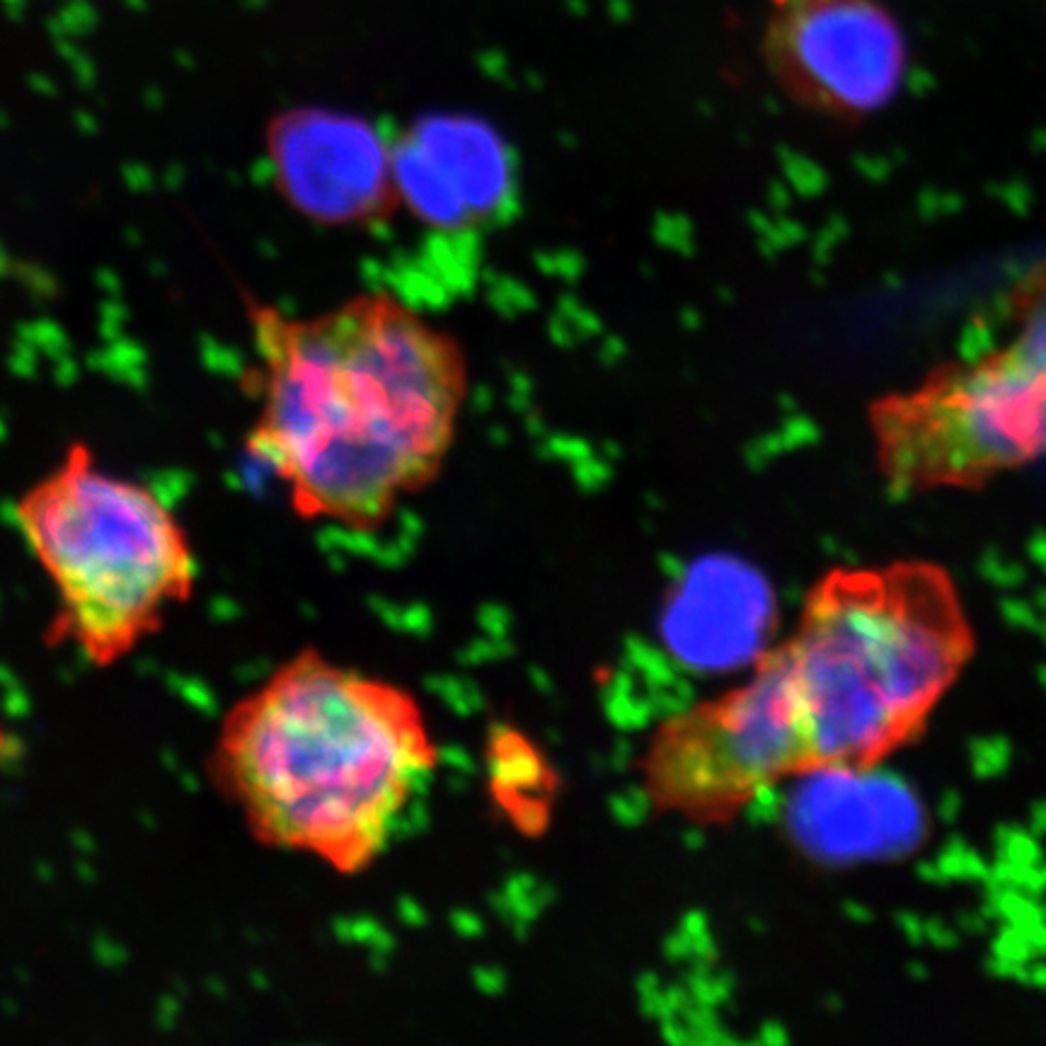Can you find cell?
<instances>
[{"label":"cell","mask_w":1046,"mask_h":1046,"mask_svg":"<svg viewBox=\"0 0 1046 1046\" xmlns=\"http://www.w3.org/2000/svg\"><path fill=\"white\" fill-rule=\"evenodd\" d=\"M247 318L245 448L301 519L369 533L439 480L468 398L451 332L390 293L315 315L252 301Z\"/></svg>","instance_id":"obj_1"},{"label":"cell","mask_w":1046,"mask_h":1046,"mask_svg":"<svg viewBox=\"0 0 1046 1046\" xmlns=\"http://www.w3.org/2000/svg\"><path fill=\"white\" fill-rule=\"evenodd\" d=\"M439 763L407 688L303 649L223 717L211 783L267 848L366 872Z\"/></svg>","instance_id":"obj_2"},{"label":"cell","mask_w":1046,"mask_h":1046,"mask_svg":"<svg viewBox=\"0 0 1046 1046\" xmlns=\"http://www.w3.org/2000/svg\"><path fill=\"white\" fill-rule=\"evenodd\" d=\"M783 645L816 773H860L921 737L971 659L974 632L947 570L904 560L824 574Z\"/></svg>","instance_id":"obj_3"},{"label":"cell","mask_w":1046,"mask_h":1046,"mask_svg":"<svg viewBox=\"0 0 1046 1046\" xmlns=\"http://www.w3.org/2000/svg\"><path fill=\"white\" fill-rule=\"evenodd\" d=\"M15 523L56 594L51 640L95 666L129 657L192 596L197 557L158 492L73 441L15 502Z\"/></svg>","instance_id":"obj_4"},{"label":"cell","mask_w":1046,"mask_h":1046,"mask_svg":"<svg viewBox=\"0 0 1046 1046\" xmlns=\"http://www.w3.org/2000/svg\"><path fill=\"white\" fill-rule=\"evenodd\" d=\"M816 773L802 695L785 645L739 686L664 717L640 754L649 807L695 826L734 821L770 787Z\"/></svg>","instance_id":"obj_5"},{"label":"cell","mask_w":1046,"mask_h":1046,"mask_svg":"<svg viewBox=\"0 0 1046 1046\" xmlns=\"http://www.w3.org/2000/svg\"><path fill=\"white\" fill-rule=\"evenodd\" d=\"M870 429L894 492L976 490L1046 456V378L1010 347L947 361L872 402Z\"/></svg>","instance_id":"obj_6"},{"label":"cell","mask_w":1046,"mask_h":1046,"mask_svg":"<svg viewBox=\"0 0 1046 1046\" xmlns=\"http://www.w3.org/2000/svg\"><path fill=\"white\" fill-rule=\"evenodd\" d=\"M763 59L792 102L858 124L894 100L906 37L877 0H770Z\"/></svg>","instance_id":"obj_7"},{"label":"cell","mask_w":1046,"mask_h":1046,"mask_svg":"<svg viewBox=\"0 0 1046 1046\" xmlns=\"http://www.w3.org/2000/svg\"><path fill=\"white\" fill-rule=\"evenodd\" d=\"M267 146L284 197L318 221L366 218L395 192L388 155L359 119L298 109L274 119Z\"/></svg>","instance_id":"obj_8"},{"label":"cell","mask_w":1046,"mask_h":1046,"mask_svg":"<svg viewBox=\"0 0 1046 1046\" xmlns=\"http://www.w3.org/2000/svg\"><path fill=\"white\" fill-rule=\"evenodd\" d=\"M1013 339L1008 347L1046 378V267L1027 274L1010 296Z\"/></svg>","instance_id":"obj_9"},{"label":"cell","mask_w":1046,"mask_h":1046,"mask_svg":"<svg viewBox=\"0 0 1046 1046\" xmlns=\"http://www.w3.org/2000/svg\"><path fill=\"white\" fill-rule=\"evenodd\" d=\"M3 749H5V734H3V729H0V758H3Z\"/></svg>","instance_id":"obj_10"}]
</instances>
